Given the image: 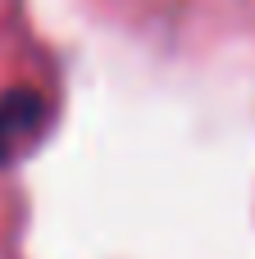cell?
Wrapping results in <instances>:
<instances>
[{
    "label": "cell",
    "instance_id": "cell-1",
    "mask_svg": "<svg viewBox=\"0 0 255 259\" xmlns=\"http://www.w3.org/2000/svg\"><path fill=\"white\" fill-rule=\"evenodd\" d=\"M46 123H50V105L41 91H32V87L5 91L0 96V168L23 159L46 137Z\"/></svg>",
    "mask_w": 255,
    "mask_h": 259
}]
</instances>
